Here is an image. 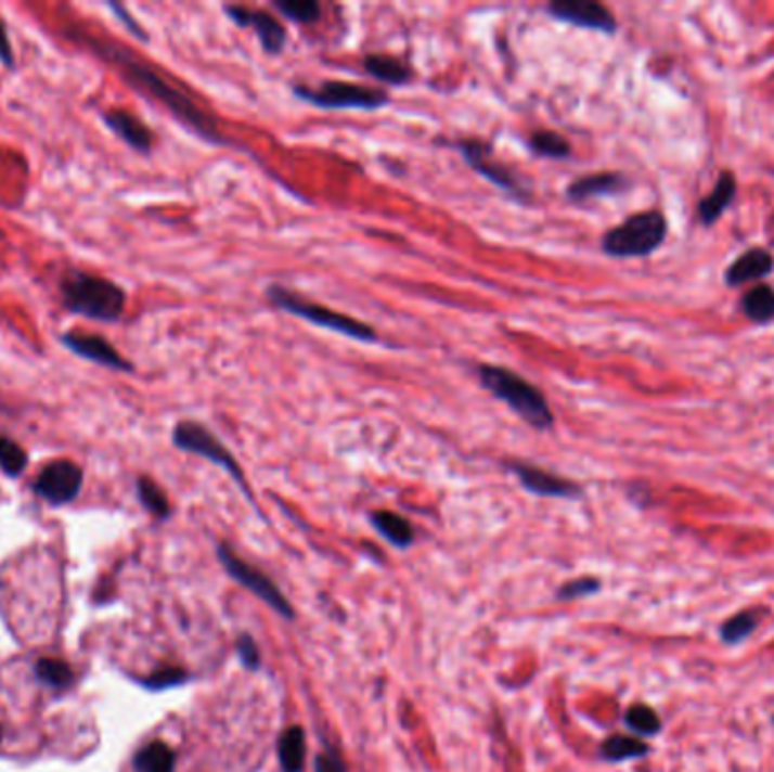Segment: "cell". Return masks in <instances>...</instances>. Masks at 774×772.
I'll return each mask as SVG.
<instances>
[{
    "label": "cell",
    "mask_w": 774,
    "mask_h": 772,
    "mask_svg": "<svg viewBox=\"0 0 774 772\" xmlns=\"http://www.w3.org/2000/svg\"><path fill=\"white\" fill-rule=\"evenodd\" d=\"M87 46L95 48L102 57L109 60L120 70V75L129 85L139 89V93L164 105L195 137L204 139L206 143H216V145L224 143V137L216 118L209 112H204L191 95L175 87L157 68H152L150 64L137 60L132 50H127L109 39L95 41L91 37H87Z\"/></svg>",
    "instance_id": "obj_1"
},
{
    "label": "cell",
    "mask_w": 774,
    "mask_h": 772,
    "mask_svg": "<svg viewBox=\"0 0 774 772\" xmlns=\"http://www.w3.org/2000/svg\"><path fill=\"white\" fill-rule=\"evenodd\" d=\"M478 381L482 388L503 401L509 410H514L528 426L537 430H549L555 424L553 410L534 383L526 381L521 374H516L501 365L480 363L476 368Z\"/></svg>",
    "instance_id": "obj_2"
},
{
    "label": "cell",
    "mask_w": 774,
    "mask_h": 772,
    "mask_svg": "<svg viewBox=\"0 0 774 772\" xmlns=\"http://www.w3.org/2000/svg\"><path fill=\"white\" fill-rule=\"evenodd\" d=\"M60 291L66 311L89 320L116 322L125 311V291L109 279L73 270L62 279Z\"/></svg>",
    "instance_id": "obj_3"
},
{
    "label": "cell",
    "mask_w": 774,
    "mask_h": 772,
    "mask_svg": "<svg viewBox=\"0 0 774 772\" xmlns=\"http://www.w3.org/2000/svg\"><path fill=\"white\" fill-rule=\"evenodd\" d=\"M266 297L274 308H279V311L291 313L295 318H301L306 322L328 329L333 333H340V336L353 338L358 343H376L378 340V333L374 331L372 324H367L363 320H356L345 313H338V311H331V308H326L318 301H308L301 295H297L295 291L281 286V283H272V286H268Z\"/></svg>",
    "instance_id": "obj_4"
},
{
    "label": "cell",
    "mask_w": 774,
    "mask_h": 772,
    "mask_svg": "<svg viewBox=\"0 0 774 772\" xmlns=\"http://www.w3.org/2000/svg\"><path fill=\"white\" fill-rule=\"evenodd\" d=\"M668 236V220L661 211H641L609 229L603 236V252L611 259H641L657 252Z\"/></svg>",
    "instance_id": "obj_5"
},
{
    "label": "cell",
    "mask_w": 774,
    "mask_h": 772,
    "mask_svg": "<svg viewBox=\"0 0 774 772\" xmlns=\"http://www.w3.org/2000/svg\"><path fill=\"white\" fill-rule=\"evenodd\" d=\"M172 445L186 453H195L199 458H206L209 462H214V465H218L220 469H224L231 478L236 480V485L241 487L249 501H254V494L249 490V483L245 478L241 462L218 440L211 428H206L204 424L191 422V420L179 422L172 430Z\"/></svg>",
    "instance_id": "obj_6"
},
{
    "label": "cell",
    "mask_w": 774,
    "mask_h": 772,
    "mask_svg": "<svg viewBox=\"0 0 774 772\" xmlns=\"http://www.w3.org/2000/svg\"><path fill=\"white\" fill-rule=\"evenodd\" d=\"M293 93L322 110H378L390 102V95L383 89L340 80H328L320 87L295 85Z\"/></svg>",
    "instance_id": "obj_7"
},
{
    "label": "cell",
    "mask_w": 774,
    "mask_h": 772,
    "mask_svg": "<svg viewBox=\"0 0 774 772\" xmlns=\"http://www.w3.org/2000/svg\"><path fill=\"white\" fill-rule=\"evenodd\" d=\"M218 559H220L222 569L227 571V576L231 580H236L238 584L249 589L254 596H258L263 603H268L279 616H283V619H288V621L295 619V609H293L291 601L281 594V589L263 571H258L256 566L247 564L243 557H238L227 544L218 546Z\"/></svg>",
    "instance_id": "obj_8"
},
{
    "label": "cell",
    "mask_w": 774,
    "mask_h": 772,
    "mask_svg": "<svg viewBox=\"0 0 774 772\" xmlns=\"http://www.w3.org/2000/svg\"><path fill=\"white\" fill-rule=\"evenodd\" d=\"M451 147H455L464 162H467L480 177L489 179L494 186H499L501 191L519 197V200H528L530 191L524 186V182L519 179L514 170H509L503 162H499L494 157V150L487 141L480 139H457L451 143Z\"/></svg>",
    "instance_id": "obj_9"
},
{
    "label": "cell",
    "mask_w": 774,
    "mask_h": 772,
    "mask_svg": "<svg viewBox=\"0 0 774 772\" xmlns=\"http://www.w3.org/2000/svg\"><path fill=\"white\" fill-rule=\"evenodd\" d=\"M82 483H85V474L75 462L55 460L41 469V474L33 485V490L39 499L48 501L50 505H66L80 494Z\"/></svg>",
    "instance_id": "obj_10"
},
{
    "label": "cell",
    "mask_w": 774,
    "mask_h": 772,
    "mask_svg": "<svg viewBox=\"0 0 774 772\" xmlns=\"http://www.w3.org/2000/svg\"><path fill=\"white\" fill-rule=\"evenodd\" d=\"M546 12L557 21L576 25V28L596 30L605 35H614L618 30V23L611 10L603 3H596V0H553Z\"/></svg>",
    "instance_id": "obj_11"
},
{
    "label": "cell",
    "mask_w": 774,
    "mask_h": 772,
    "mask_svg": "<svg viewBox=\"0 0 774 772\" xmlns=\"http://www.w3.org/2000/svg\"><path fill=\"white\" fill-rule=\"evenodd\" d=\"M507 469L519 478L530 494L546 497V499H578L582 497V487L569 478H562L553 472L541 469L530 462H507Z\"/></svg>",
    "instance_id": "obj_12"
},
{
    "label": "cell",
    "mask_w": 774,
    "mask_h": 772,
    "mask_svg": "<svg viewBox=\"0 0 774 772\" xmlns=\"http://www.w3.org/2000/svg\"><path fill=\"white\" fill-rule=\"evenodd\" d=\"M224 14L231 21H234L238 28H251L268 55H281L283 53V48H286L288 33H286V28H283V23L276 21L272 14L249 10V8H243V5H227Z\"/></svg>",
    "instance_id": "obj_13"
},
{
    "label": "cell",
    "mask_w": 774,
    "mask_h": 772,
    "mask_svg": "<svg viewBox=\"0 0 774 772\" xmlns=\"http://www.w3.org/2000/svg\"><path fill=\"white\" fill-rule=\"evenodd\" d=\"M62 343L66 349H70L73 353H77L85 360H93L98 365H105L109 370H118V372H132V363L125 360L114 347L112 343H107L105 338L100 336H91V333H66L62 336Z\"/></svg>",
    "instance_id": "obj_14"
},
{
    "label": "cell",
    "mask_w": 774,
    "mask_h": 772,
    "mask_svg": "<svg viewBox=\"0 0 774 772\" xmlns=\"http://www.w3.org/2000/svg\"><path fill=\"white\" fill-rule=\"evenodd\" d=\"M630 189V177L623 172H593L578 177L576 182L566 189V197L571 202H584L593 197H609Z\"/></svg>",
    "instance_id": "obj_15"
},
{
    "label": "cell",
    "mask_w": 774,
    "mask_h": 772,
    "mask_svg": "<svg viewBox=\"0 0 774 772\" xmlns=\"http://www.w3.org/2000/svg\"><path fill=\"white\" fill-rule=\"evenodd\" d=\"M772 270H774V256L765 247H752L743 252L727 268L725 283L730 288H738L745 286V283L765 279Z\"/></svg>",
    "instance_id": "obj_16"
},
{
    "label": "cell",
    "mask_w": 774,
    "mask_h": 772,
    "mask_svg": "<svg viewBox=\"0 0 774 772\" xmlns=\"http://www.w3.org/2000/svg\"><path fill=\"white\" fill-rule=\"evenodd\" d=\"M102 120H105L109 130L132 150L143 152V154H147L152 150L154 137L147 130V125L143 120H139L134 114H129L125 110H109L102 114Z\"/></svg>",
    "instance_id": "obj_17"
},
{
    "label": "cell",
    "mask_w": 774,
    "mask_h": 772,
    "mask_svg": "<svg viewBox=\"0 0 774 772\" xmlns=\"http://www.w3.org/2000/svg\"><path fill=\"white\" fill-rule=\"evenodd\" d=\"M738 191V182L736 175L732 170H722L718 175V182L713 186V191L700 200L698 204V220L705 227H711L720 220V216L730 209V204L734 202Z\"/></svg>",
    "instance_id": "obj_18"
},
{
    "label": "cell",
    "mask_w": 774,
    "mask_h": 772,
    "mask_svg": "<svg viewBox=\"0 0 774 772\" xmlns=\"http://www.w3.org/2000/svg\"><path fill=\"white\" fill-rule=\"evenodd\" d=\"M132 772H177V755L162 738L147 741L132 759Z\"/></svg>",
    "instance_id": "obj_19"
},
{
    "label": "cell",
    "mask_w": 774,
    "mask_h": 772,
    "mask_svg": "<svg viewBox=\"0 0 774 772\" xmlns=\"http://www.w3.org/2000/svg\"><path fill=\"white\" fill-rule=\"evenodd\" d=\"M370 522L378 530V535L397 549H408L415 542V528H412L405 517L392 510H374L370 514Z\"/></svg>",
    "instance_id": "obj_20"
},
{
    "label": "cell",
    "mask_w": 774,
    "mask_h": 772,
    "mask_svg": "<svg viewBox=\"0 0 774 772\" xmlns=\"http://www.w3.org/2000/svg\"><path fill=\"white\" fill-rule=\"evenodd\" d=\"M363 68L367 75L374 77V80L392 87H401L412 80V68L392 55H380V53L365 55Z\"/></svg>",
    "instance_id": "obj_21"
},
{
    "label": "cell",
    "mask_w": 774,
    "mask_h": 772,
    "mask_svg": "<svg viewBox=\"0 0 774 772\" xmlns=\"http://www.w3.org/2000/svg\"><path fill=\"white\" fill-rule=\"evenodd\" d=\"M276 755L283 772H301L306 763V734L299 725L288 728L276 741Z\"/></svg>",
    "instance_id": "obj_22"
},
{
    "label": "cell",
    "mask_w": 774,
    "mask_h": 772,
    "mask_svg": "<svg viewBox=\"0 0 774 772\" xmlns=\"http://www.w3.org/2000/svg\"><path fill=\"white\" fill-rule=\"evenodd\" d=\"M738 308L750 322L767 324L774 320V291L767 283H759V286L750 288L740 297Z\"/></svg>",
    "instance_id": "obj_23"
},
{
    "label": "cell",
    "mask_w": 774,
    "mask_h": 772,
    "mask_svg": "<svg viewBox=\"0 0 774 772\" xmlns=\"http://www.w3.org/2000/svg\"><path fill=\"white\" fill-rule=\"evenodd\" d=\"M650 752V745L638 736L630 734H611L601 745V757L611 763H621L630 759H641Z\"/></svg>",
    "instance_id": "obj_24"
},
{
    "label": "cell",
    "mask_w": 774,
    "mask_h": 772,
    "mask_svg": "<svg viewBox=\"0 0 774 772\" xmlns=\"http://www.w3.org/2000/svg\"><path fill=\"white\" fill-rule=\"evenodd\" d=\"M765 614V609H743L738 614H734L732 619H727L720 628V639L727 643V646H736V643H743L745 639H750L754 634V630L761 623V616Z\"/></svg>",
    "instance_id": "obj_25"
},
{
    "label": "cell",
    "mask_w": 774,
    "mask_h": 772,
    "mask_svg": "<svg viewBox=\"0 0 774 772\" xmlns=\"http://www.w3.org/2000/svg\"><path fill=\"white\" fill-rule=\"evenodd\" d=\"M528 145L534 154H539V157H546V159L571 157V143L566 141L559 132H553V130H537L530 137Z\"/></svg>",
    "instance_id": "obj_26"
},
{
    "label": "cell",
    "mask_w": 774,
    "mask_h": 772,
    "mask_svg": "<svg viewBox=\"0 0 774 772\" xmlns=\"http://www.w3.org/2000/svg\"><path fill=\"white\" fill-rule=\"evenodd\" d=\"M625 725L636 734V736H657L661 732V718L657 711L648 705H632L625 711Z\"/></svg>",
    "instance_id": "obj_27"
},
{
    "label": "cell",
    "mask_w": 774,
    "mask_h": 772,
    "mask_svg": "<svg viewBox=\"0 0 774 772\" xmlns=\"http://www.w3.org/2000/svg\"><path fill=\"white\" fill-rule=\"evenodd\" d=\"M274 8L279 14L301 25H311L322 16V5L315 0H274Z\"/></svg>",
    "instance_id": "obj_28"
},
{
    "label": "cell",
    "mask_w": 774,
    "mask_h": 772,
    "mask_svg": "<svg viewBox=\"0 0 774 772\" xmlns=\"http://www.w3.org/2000/svg\"><path fill=\"white\" fill-rule=\"evenodd\" d=\"M137 490H139V499L141 503L152 512V514H157L159 519H166L168 514H170V503H168V497L166 492L162 490V487L154 483L152 478L147 476H141L137 480Z\"/></svg>",
    "instance_id": "obj_29"
},
{
    "label": "cell",
    "mask_w": 774,
    "mask_h": 772,
    "mask_svg": "<svg viewBox=\"0 0 774 772\" xmlns=\"http://www.w3.org/2000/svg\"><path fill=\"white\" fill-rule=\"evenodd\" d=\"M25 467H28V453L10 437H0V469L8 476H18Z\"/></svg>",
    "instance_id": "obj_30"
},
{
    "label": "cell",
    "mask_w": 774,
    "mask_h": 772,
    "mask_svg": "<svg viewBox=\"0 0 774 772\" xmlns=\"http://www.w3.org/2000/svg\"><path fill=\"white\" fill-rule=\"evenodd\" d=\"M603 587V582L598 578H591V576H582V578H576L571 582H566L559 587L557 591V599L562 601H576V599H584V596H593V594H598Z\"/></svg>",
    "instance_id": "obj_31"
},
{
    "label": "cell",
    "mask_w": 774,
    "mask_h": 772,
    "mask_svg": "<svg viewBox=\"0 0 774 772\" xmlns=\"http://www.w3.org/2000/svg\"><path fill=\"white\" fill-rule=\"evenodd\" d=\"M236 655H238L241 664L247 668V671H258V668H261V651H258L256 641L249 634H241L238 636Z\"/></svg>",
    "instance_id": "obj_32"
},
{
    "label": "cell",
    "mask_w": 774,
    "mask_h": 772,
    "mask_svg": "<svg viewBox=\"0 0 774 772\" xmlns=\"http://www.w3.org/2000/svg\"><path fill=\"white\" fill-rule=\"evenodd\" d=\"M315 772H349L345 761L333 750H326L315 757Z\"/></svg>",
    "instance_id": "obj_33"
},
{
    "label": "cell",
    "mask_w": 774,
    "mask_h": 772,
    "mask_svg": "<svg viewBox=\"0 0 774 772\" xmlns=\"http://www.w3.org/2000/svg\"><path fill=\"white\" fill-rule=\"evenodd\" d=\"M118 16H120V21L127 25V28H129V33H134L139 39H143V41H147V35H145V30L143 28H139V23L137 21H132V16H129V12L122 8V5H116V3H112L109 5Z\"/></svg>",
    "instance_id": "obj_34"
},
{
    "label": "cell",
    "mask_w": 774,
    "mask_h": 772,
    "mask_svg": "<svg viewBox=\"0 0 774 772\" xmlns=\"http://www.w3.org/2000/svg\"><path fill=\"white\" fill-rule=\"evenodd\" d=\"M0 62H3L5 66H14V55H12V43L8 39V30H5V23L0 21Z\"/></svg>",
    "instance_id": "obj_35"
}]
</instances>
